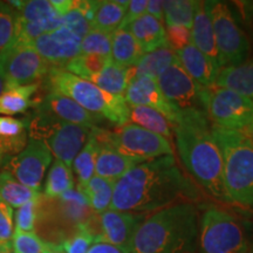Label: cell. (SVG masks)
I'll return each mask as SVG.
<instances>
[{"instance_id":"cell-1","label":"cell","mask_w":253,"mask_h":253,"mask_svg":"<svg viewBox=\"0 0 253 253\" xmlns=\"http://www.w3.org/2000/svg\"><path fill=\"white\" fill-rule=\"evenodd\" d=\"M199 197L194 179L185 175L173 155L137 164L115 182L110 210L149 213Z\"/></svg>"},{"instance_id":"cell-2","label":"cell","mask_w":253,"mask_h":253,"mask_svg":"<svg viewBox=\"0 0 253 253\" xmlns=\"http://www.w3.org/2000/svg\"><path fill=\"white\" fill-rule=\"evenodd\" d=\"M209 122L203 113L178 114L173 123L177 149L192 179L216 199L229 202L224 188L223 157Z\"/></svg>"},{"instance_id":"cell-3","label":"cell","mask_w":253,"mask_h":253,"mask_svg":"<svg viewBox=\"0 0 253 253\" xmlns=\"http://www.w3.org/2000/svg\"><path fill=\"white\" fill-rule=\"evenodd\" d=\"M199 219L192 203H179L156 211L142 220L128 253H194Z\"/></svg>"},{"instance_id":"cell-4","label":"cell","mask_w":253,"mask_h":253,"mask_svg":"<svg viewBox=\"0 0 253 253\" xmlns=\"http://www.w3.org/2000/svg\"><path fill=\"white\" fill-rule=\"evenodd\" d=\"M223 157L224 188L229 203L253 208V142L244 131L211 126Z\"/></svg>"},{"instance_id":"cell-5","label":"cell","mask_w":253,"mask_h":253,"mask_svg":"<svg viewBox=\"0 0 253 253\" xmlns=\"http://www.w3.org/2000/svg\"><path fill=\"white\" fill-rule=\"evenodd\" d=\"M48 84L53 93L67 96L84 109L118 126L129 122V106L123 96L110 95L89 80L81 79L63 68L52 67Z\"/></svg>"},{"instance_id":"cell-6","label":"cell","mask_w":253,"mask_h":253,"mask_svg":"<svg viewBox=\"0 0 253 253\" xmlns=\"http://www.w3.org/2000/svg\"><path fill=\"white\" fill-rule=\"evenodd\" d=\"M90 134L99 144L107 145L125 156L143 162L173 155L170 140L130 122L120 126L114 130L96 126L91 129Z\"/></svg>"},{"instance_id":"cell-7","label":"cell","mask_w":253,"mask_h":253,"mask_svg":"<svg viewBox=\"0 0 253 253\" xmlns=\"http://www.w3.org/2000/svg\"><path fill=\"white\" fill-rule=\"evenodd\" d=\"M39 115L27 122L30 138L43 142L56 160L72 168V163L88 141L91 129L49 115L40 110Z\"/></svg>"},{"instance_id":"cell-8","label":"cell","mask_w":253,"mask_h":253,"mask_svg":"<svg viewBox=\"0 0 253 253\" xmlns=\"http://www.w3.org/2000/svg\"><path fill=\"white\" fill-rule=\"evenodd\" d=\"M202 253H249L245 229L237 218L217 207H209L199 220Z\"/></svg>"},{"instance_id":"cell-9","label":"cell","mask_w":253,"mask_h":253,"mask_svg":"<svg viewBox=\"0 0 253 253\" xmlns=\"http://www.w3.org/2000/svg\"><path fill=\"white\" fill-rule=\"evenodd\" d=\"M203 103L208 120L218 128L244 131L253 122V102L233 90L204 87Z\"/></svg>"},{"instance_id":"cell-10","label":"cell","mask_w":253,"mask_h":253,"mask_svg":"<svg viewBox=\"0 0 253 253\" xmlns=\"http://www.w3.org/2000/svg\"><path fill=\"white\" fill-rule=\"evenodd\" d=\"M214 40L220 67L236 66L249 60L250 42L225 2L210 1Z\"/></svg>"},{"instance_id":"cell-11","label":"cell","mask_w":253,"mask_h":253,"mask_svg":"<svg viewBox=\"0 0 253 253\" xmlns=\"http://www.w3.org/2000/svg\"><path fill=\"white\" fill-rule=\"evenodd\" d=\"M52 68L32 45L11 41L0 52V78L7 84L27 86L48 74Z\"/></svg>"},{"instance_id":"cell-12","label":"cell","mask_w":253,"mask_h":253,"mask_svg":"<svg viewBox=\"0 0 253 253\" xmlns=\"http://www.w3.org/2000/svg\"><path fill=\"white\" fill-rule=\"evenodd\" d=\"M158 87L162 90L176 118L178 114L198 112L205 114L203 103V88L189 77L178 60L172 62L156 79ZM207 115V114H205Z\"/></svg>"},{"instance_id":"cell-13","label":"cell","mask_w":253,"mask_h":253,"mask_svg":"<svg viewBox=\"0 0 253 253\" xmlns=\"http://www.w3.org/2000/svg\"><path fill=\"white\" fill-rule=\"evenodd\" d=\"M53 162V155L43 142L30 138L25 149L6 162L4 169L21 184L40 191L45 173Z\"/></svg>"},{"instance_id":"cell-14","label":"cell","mask_w":253,"mask_h":253,"mask_svg":"<svg viewBox=\"0 0 253 253\" xmlns=\"http://www.w3.org/2000/svg\"><path fill=\"white\" fill-rule=\"evenodd\" d=\"M143 220V214L107 210L96 214L95 236L96 242L108 243L116 246L123 253H128L132 237ZM95 242V243H96Z\"/></svg>"},{"instance_id":"cell-15","label":"cell","mask_w":253,"mask_h":253,"mask_svg":"<svg viewBox=\"0 0 253 253\" xmlns=\"http://www.w3.org/2000/svg\"><path fill=\"white\" fill-rule=\"evenodd\" d=\"M81 40L67 27L61 26L49 33H43L31 45L50 67L65 68L69 61L80 55Z\"/></svg>"},{"instance_id":"cell-16","label":"cell","mask_w":253,"mask_h":253,"mask_svg":"<svg viewBox=\"0 0 253 253\" xmlns=\"http://www.w3.org/2000/svg\"><path fill=\"white\" fill-rule=\"evenodd\" d=\"M125 100L128 106H143L156 109L163 114L170 122H176V113L170 106L155 79L141 77L129 82L125 93Z\"/></svg>"},{"instance_id":"cell-17","label":"cell","mask_w":253,"mask_h":253,"mask_svg":"<svg viewBox=\"0 0 253 253\" xmlns=\"http://www.w3.org/2000/svg\"><path fill=\"white\" fill-rule=\"evenodd\" d=\"M40 110L61 120V121L86 126L89 129L99 126L97 125L101 121V118L87 112L75 101L58 93H53V91H50L45 97L42 104L40 106Z\"/></svg>"},{"instance_id":"cell-18","label":"cell","mask_w":253,"mask_h":253,"mask_svg":"<svg viewBox=\"0 0 253 253\" xmlns=\"http://www.w3.org/2000/svg\"><path fill=\"white\" fill-rule=\"evenodd\" d=\"M191 42L201 50L203 54L212 61L218 71L220 72L219 56H218L212 19L210 12V1H196L194 21L191 26Z\"/></svg>"},{"instance_id":"cell-19","label":"cell","mask_w":253,"mask_h":253,"mask_svg":"<svg viewBox=\"0 0 253 253\" xmlns=\"http://www.w3.org/2000/svg\"><path fill=\"white\" fill-rule=\"evenodd\" d=\"M175 54L183 69L199 86H214L219 71L214 67L212 61L203 54L194 43L191 42L183 48L176 50Z\"/></svg>"},{"instance_id":"cell-20","label":"cell","mask_w":253,"mask_h":253,"mask_svg":"<svg viewBox=\"0 0 253 253\" xmlns=\"http://www.w3.org/2000/svg\"><path fill=\"white\" fill-rule=\"evenodd\" d=\"M9 5L17 6L18 17L36 25L43 33H49L62 26V15L48 0L11 1Z\"/></svg>"},{"instance_id":"cell-21","label":"cell","mask_w":253,"mask_h":253,"mask_svg":"<svg viewBox=\"0 0 253 253\" xmlns=\"http://www.w3.org/2000/svg\"><path fill=\"white\" fill-rule=\"evenodd\" d=\"M28 142L27 122L11 116L0 118V166L21 153Z\"/></svg>"},{"instance_id":"cell-22","label":"cell","mask_w":253,"mask_h":253,"mask_svg":"<svg viewBox=\"0 0 253 253\" xmlns=\"http://www.w3.org/2000/svg\"><path fill=\"white\" fill-rule=\"evenodd\" d=\"M125 28L132 34L143 53L153 52L162 47H169L163 24L151 15H142Z\"/></svg>"},{"instance_id":"cell-23","label":"cell","mask_w":253,"mask_h":253,"mask_svg":"<svg viewBox=\"0 0 253 253\" xmlns=\"http://www.w3.org/2000/svg\"><path fill=\"white\" fill-rule=\"evenodd\" d=\"M140 163H143V161L125 156L107 145L97 143V154L96 161H95V175L96 176L116 182L125 173Z\"/></svg>"},{"instance_id":"cell-24","label":"cell","mask_w":253,"mask_h":253,"mask_svg":"<svg viewBox=\"0 0 253 253\" xmlns=\"http://www.w3.org/2000/svg\"><path fill=\"white\" fill-rule=\"evenodd\" d=\"M129 0L93 1L90 24L93 30L112 34L121 27Z\"/></svg>"},{"instance_id":"cell-25","label":"cell","mask_w":253,"mask_h":253,"mask_svg":"<svg viewBox=\"0 0 253 253\" xmlns=\"http://www.w3.org/2000/svg\"><path fill=\"white\" fill-rule=\"evenodd\" d=\"M214 84L236 91L253 102V59L221 68Z\"/></svg>"},{"instance_id":"cell-26","label":"cell","mask_w":253,"mask_h":253,"mask_svg":"<svg viewBox=\"0 0 253 253\" xmlns=\"http://www.w3.org/2000/svg\"><path fill=\"white\" fill-rule=\"evenodd\" d=\"M143 50L126 28L112 33V61L125 68H131L143 56Z\"/></svg>"},{"instance_id":"cell-27","label":"cell","mask_w":253,"mask_h":253,"mask_svg":"<svg viewBox=\"0 0 253 253\" xmlns=\"http://www.w3.org/2000/svg\"><path fill=\"white\" fill-rule=\"evenodd\" d=\"M176 60L175 52L170 47H162L153 52L144 53L134 67L129 68L131 80L135 78L147 77L156 79Z\"/></svg>"},{"instance_id":"cell-28","label":"cell","mask_w":253,"mask_h":253,"mask_svg":"<svg viewBox=\"0 0 253 253\" xmlns=\"http://www.w3.org/2000/svg\"><path fill=\"white\" fill-rule=\"evenodd\" d=\"M38 88V84L27 86L5 84L4 90L0 95V115L12 116L27 110L33 104L32 97Z\"/></svg>"},{"instance_id":"cell-29","label":"cell","mask_w":253,"mask_h":253,"mask_svg":"<svg viewBox=\"0 0 253 253\" xmlns=\"http://www.w3.org/2000/svg\"><path fill=\"white\" fill-rule=\"evenodd\" d=\"M114 186L115 181L94 175L87 184L78 186L77 189L86 197L91 211L95 214H100L110 209Z\"/></svg>"},{"instance_id":"cell-30","label":"cell","mask_w":253,"mask_h":253,"mask_svg":"<svg viewBox=\"0 0 253 253\" xmlns=\"http://www.w3.org/2000/svg\"><path fill=\"white\" fill-rule=\"evenodd\" d=\"M129 122L163 136L168 140L173 136L172 123L163 114L149 107L129 106Z\"/></svg>"},{"instance_id":"cell-31","label":"cell","mask_w":253,"mask_h":253,"mask_svg":"<svg viewBox=\"0 0 253 253\" xmlns=\"http://www.w3.org/2000/svg\"><path fill=\"white\" fill-rule=\"evenodd\" d=\"M130 81L131 78L129 68L121 67L113 61H110L99 74L91 79V82L106 93L123 97Z\"/></svg>"},{"instance_id":"cell-32","label":"cell","mask_w":253,"mask_h":253,"mask_svg":"<svg viewBox=\"0 0 253 253\" xmlns=\"http://www.w3.org/2000/svg\"><path fill=\"white\" fill-rule=\"evenodd\" d=\"M58 202L60 211L66 220L77 224V227L84 225L93 216V211L86 197L78 189H72L59 196Z\"/></svg>"},{"instance_id":"cell-33","label":"cell","mask_w":253,"mask_h":253,"mask_svg":"<svg viewBox=\"0 0 253 253\" xmlns=\"http://www.w3.org/2000/svg\"><path fill=\"white\" fill-rule=\"evenodd\" d=\"M40 197V191L21 184L11 172H0V198L12 209L20 208L32 199Z\"/></svg>"},{"instance_id":"cell-34","label":"cell","mask_w":253,"mask_h":253,"mask_svg":"<svg viewBox=\"0 0 253 253\" xmlns=\"http://www.w3.org/2000/svg\"><path fill=\"white\" fill-rule=\"evenodd\" d=\"M72 189H74V176L72 168L55 158L50 164L43 194L48 198H56Z\"/></svg>"},{"instance_id":"cell-35","label":"cell","mask_w":253,"mask_h":253,"mask_svg":"<svg viewBox=\"0 0 253 253\" xmlns=\"http://www.w3.org/2000/svg\"><path fill=\"white\" fill-rule=\"evenodd\" d=\"M93 1H73L72 7L62 15V26L81 39L93 30L90 24Z\"/></svg>"},{"instance_id":"cell-36","label":"cell","mask_w":253,"mask_h":253,"mask_svg":"<svg viewBox=\"0 0 253 253\" xmlns=\"http://www.w3.org/2000/svg\"><path fill=\"white\" fill-rule=\"evenodd\" d=\"M97 154V142L93 135H89L86 144L77 155L72 163V170L77 175L78 186L87 184L95 175V161Z\"/></svg>"},{"instance_id":"cell-37","label":"cell","mask_w":253,"mask_h":253,"mask_svg":"<svg viewBox=\"0 0 253 253\" xmlns=\"http://www.w3.org/2000/svg\"><path fill=\"white\" fill-rule=\"evenodd\" d=\"M195 0L163 1L164 20L168 26H182L191 30L195 14Z\"/></svg>"},{"instance_id":"cell-38","label":"cell","mask_w":253,"mask_h":253,"mask_svg":"<svg viewBox=\"0 0 253 253\" xmlns=\"http://www.w3.org/2000/svg\"><path fill=\"white\" fill-rule=\"evenodd\" d=\"M112 61L110 56L95 54H80L69 61L63 69L81 79L91 81L108 63Z\"/></svg>"},{"instance_id":"cell-39","label":"cell","mask_w":253,"mask_h":253,"mask_svg":"<svg viewBox=\"0 0 253 253\" xmlns=\"http://www.w3.org/2000/svg\"><path fill=\"white\" fill-rule=\"evenodd\" d=\"M80 52V54L110 56L112 54V34L97 30L89 31V33L82 38Z\"/></svg>"},{"instance_id":"cell-40","label":"cell","mask_w":253,"mask_h":253,"mask_svg":"<svg viewBox=\"0 0 253 253\" xmlns=\"http://www.w3.org/2000/svg\"><path fill=\"white\" fill-rule=\"evenodd\" d=\"M40 197L32 199L27 202L15 211V229L14 231H21V232H34L36 223L38 218V211H39Z\"/></svg>"},{"instance_id":"cell-41","label":"cell","mask_w":253,"mask_h":253,"mask_svg":"<svg viewBox=\"0 0 253 253\" xmlns=\"http://www.w3.org/2000/svg\"><path fill=\"white\" fill-rule=\"evenodd\" d=\"M14 253H45L46 243L34 232L14 231L11 240Z\"/></svg>"},{"instance_id":"cell-42","label":"cell","mask_w":253,"mask_h":253,"mask_svg":"<svg viewBox=\"0 0 253 253\" xmlns=\"http://www.w3.org/2000/svg\"><path fill=\"white\" fill-rule=\"evenodd\" d=\"M17 11L13 6L0 2V52H2L13 40Z\"/></svg>"},{"instance_id":"cell-43","label":"cell","mask_w":253,"mask_h":253,"mask_svg":"<svg viewBox=\"0 0 253 253\" xmlns=\"http://www.w3.org/2000/svg\"><path fill=\"white\" fill-rule=\"evenodd\" d=\"M94 243L95 237L84 226H79L77 232L63 240L59 248L65 253H87Z\"/></svg>"},{"instance_id":"cell-44","label":"cell","mask_w":253,"mask_h":253,"mask_svg":"<svg viewBox=\"0 0 253 253\" xmlns=\"http://www.w3.org/2000/svg\"><path fill=\"white\" fill-rule=\"evenodd\" d=\"M13 233V209L0 198V244H11Z\"/></svg>"},{"instance_id":"cell-45","label":"cell","mask_w":253,"mask_h":253,"mask_svg":"<svg viewBox=\"0 0 253 253\" xmlns=\"http://www.w3.org/2000/svg\"><path fill=\"white\" fill-rule=\"evenodd\" d=\"M166 32L168 45L173 52L191 43V32L188 28L182 26H168Z\"/></svg>"},{"instance_id":"cell-46","label":"cell","mask_w":253,"mask_h":253,"mask_svg":"<svg viewBox=\"0 0 253 253\" xmlns=\"http://www.w3.org/2000/svg\"><path fill=\"white\" fill-rule=\"evenodd\" d=\"M147 2L148 0H130L120 28H125L129 24L132 23V21H135L136 19L144 15L145 11H147Z\"/></svg>"},{"instance_id":"cell-47","label":"cell","mask_w":253,"mask_h":253,"mask_svg":"<svg viewBox=\"0 0 253 253\" xmlns=\"http://www.w3.org/2000/svg\"><path fill=\"white\" fill-rule=\"evenodd\" d=\"M145 14L151 15V17H154L155 19H157L158 21L162 23L164 19L163 1H161V0H148Z\"/></svg>"},{"instance_id":"cell-48","label":"cell","mask_w":253,"mask_h":253,"mask_svg":"<svg viewBox=\"0 0 253 253\" xmlns=\"http://www.w3.org/2000/svg\"><path fill=\"white\" fill-rule=\"evenodd\" d=\"M87 253H123V252L120 249L116 248V246L110 245L108 243L96 242L91 245V248Z\"/></svg>"},{"instance_id":"cell-49","label":"cell","mask_w":253,"mask_h":253,"mask_svg":"<svg viewBox=\"0 0 253 253\" xmlns=\"http://www.w3.org/2000/svg\"><path fill=\"white\" fill-rule=\"evenodd\" d=\"M45 253H65V252L59 248V245L53 244V243H46Z\"/></svg>"},{"instance_id":"cell-50","label":"cell","mask_w":253,"mask_h":253,"mask_svg":"<svg viewBox=\"0 0 253 253\" xmlns=\"http://www.w3.org/2000/svg\"><path fill=\"white\" fill-rule=\"evenodd\" d=\"M0 253H14L11 244H0Z\"/></svg>"},{"instance_id":"cell-51","label":"cell","mask_w":253,"mask_h":253,"mask_svg":"<svg viewBox=\"0 0 253 253\" xmlns=\"http://www.w3.org/2000/svg\"><path fill=\"white\" fill-rule=\"evenodd\" d=\"M244 132H245V134H246V135H248V136H249V137H250V138H251V141L253 142V122L251 123V125H250V126H248V128H246V129H245V130H244Z\"/></svg>"},{"instance_id":"cell-52","label":"cell","mask_w":253,"mask_h":253,"mask_svg":"<svg viewBox=\"0 0 253 253\" xmlns=\"http://www.w3.org/2000/svg\"><path fill=\"white\" fill-rule=\"evenodd\" d=\"M4 86H5V82L1 78H0V95H1L2 90H4Z\"/></svg>"}]
</instances>
